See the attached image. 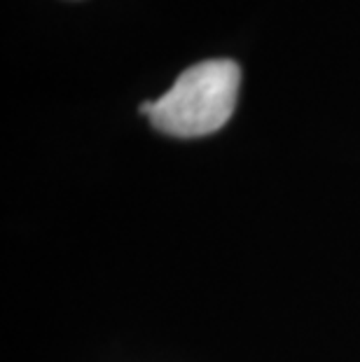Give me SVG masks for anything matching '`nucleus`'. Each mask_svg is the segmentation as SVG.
Returning <instances> with one entry per match:
<instances>
[{"label":"nucleus","mask_w":360,"mask_h":362,"mask_svg":"<svg viewBox=\"0 0 360 362\" xmlns=\"http://www.w3.org/2000/svg\"><path fill=\"white\" fill-rule=\"evenodd\" d=\"M241 71L229 59L202 61L178 75L173 87L157 101L141 105L162 134L199 138L216 134L227 124L236 107Z\"/></svg>","instance_id":"obj_1"}]
</instances>
